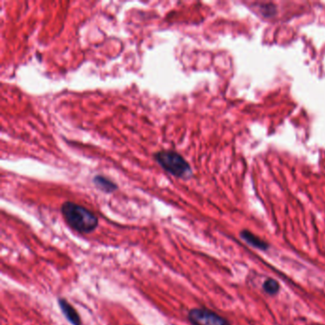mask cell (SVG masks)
Returning <instances> with one entry per match:
<instances>
[{
	"label": "cell",
	"instance_id": "3957f363",
	"mask_svg": "<svg viewBox=\"0 0 325 325\" xmlns=\"http://www.w3.org/2000/svg\"><path fill=\"white\" fill-rule=\"evenodd\" d=\"M191 325H231L216 312L207 308H193L187 314Z\"/></svg>",
	"mask_w": 325,
	"mask_h": 325
},
{
	"label": "cell",
	"instance_id": "7a4b0ae2",
	"mask_svg": "<svg viewBox=\"0 0 325 325\" xmlns=\"http://www.w3.org/2000/svg\"><path fill=\"white\" fill-rule=\"evenodd\" d=\"M156 162L163 170L179 179H189L192 176V170L183 157L174 151H160L154 155Z\"/></svg>",
	"mask_w": 325,
	"mask_h": 325
},
{
	"label": "cell",
	"instance_id": "5b68a950",
	"mask_svg": "<svg viewBox=\"0 0 325 325\" xmlns=\"http://www.w3.org/2000/svg\"><path fill=\"white\" fill-rule=\"evenodd\" d=\"M240 236L245 242H247L248 244L252 245L253 247H255L257 249L266 250L268 248V244L265 241H263L262 239H260L259 237H257L256 235H254L249 231H242Z\"/></svg>",
	"mask_w": 325,
	"mask_h": 325
},
{
	"label": "cell",
	"instance_id": "52a82bcc",
	"mask_svg": "<svg viewBox=\"0 0 325 325\" xmlns=\"http://www.w3.org/2000/svg\"><path fill=\"white\" fill-rule=\"evenodd\" d=\"M263 289L269 295H276L279 290V285L275 279H268L263 284Z\"/></svg>",
	"mask_w": 325,
	"mask_h": 325
},
{
	"label": "cell",
	"instance_id": "6da1fadb",
	"mask_svg": "<svg viewBox=\"0 0 325 325\" xmlns=\"http://www.w3.org/2000/svg\"><path fill=\"white\" fill-rule=\"evenodd\" d=\"M61 214L72 230L81 234H90L98 226V218L92 211L72 201L61 205Z\"/></svg>",
	"mask_w": 325,
	"mask_h": 325
},
{
	"label": "cell",
	"instance_id": "277c9868",
	"mask_svg": "<svg viewBox=\"0 0 325 325\" xmlns=\"http://www.w3.org/2000/svg\"><path fill=\"white\" fill-rule=\"evenodd\" d=\"M57 303H58V306L60 308L62 314L64 315V317L66 318V320L69 323H71L72 325H82L79 314L77 313V311L74 309L71 303H69L65 299H62V298H59L57 300Z\"/></svg>",
	"mask_w": 325,
	"mask_h": 325
},
{
	"label": "cell",
	"instance_id": "8992f818",
	"mask_svg": "<svg viewBox=\"0 0 325 325\" xmlns=\"http://www.w3.org/2000/svg\"><path fill=\"white\" fill-rule=\"evenodd\" d=\"M93 183L99 190H101L104 193H113L115 190L117 189L116 183L102 176H96L93 179Z\"/></svg>",
	"mask_w": 325,
	"mask_h": 325
}]
</instances>
